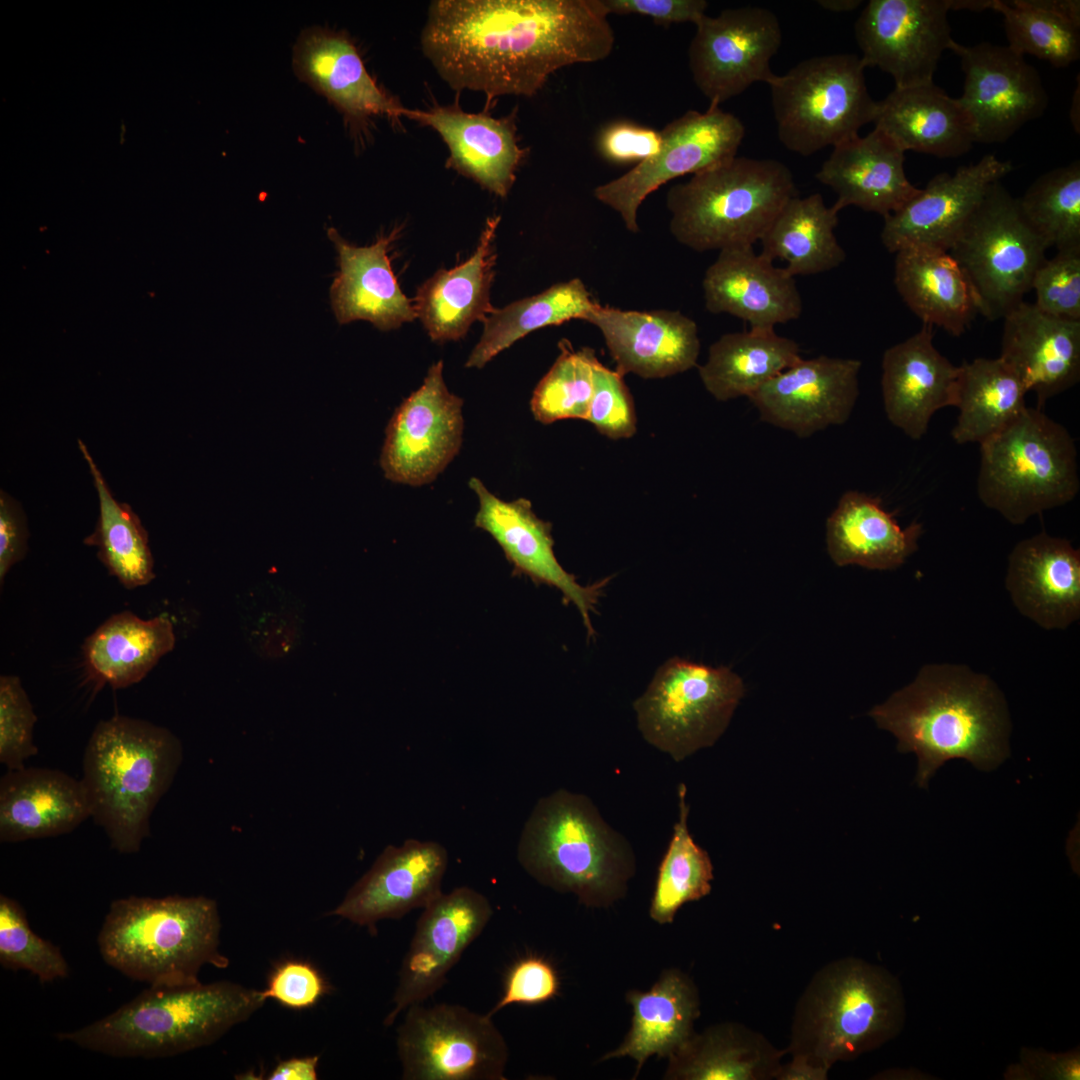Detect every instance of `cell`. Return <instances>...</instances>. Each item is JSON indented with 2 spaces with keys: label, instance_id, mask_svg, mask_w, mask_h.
I'll return each mask as SVG.
<instances>
[{
  "label": "cell",
  "instance_id": "cell-1",
  "mask_svg": "<svg viewBox=\"0 0 1080 1080\" xmlns=\"http://www.w3.org/2000/svg\"><path fill=\"white\" fill-rule=\"evenodd\" d=\"M608 15L601 0H436L421 46L454 90L532 96L557 70L611 54Z\"/></svg>",
  "mask_w": 1080,
  "mask_h": 1080
},
{
  "label": "cell",
  "instance_id": "cell-2",
  "mask_svg": "<svg viewBox=\"0 0 1080 1080\" xmlns=\"http://www.w3.org/2000/svg\"><path fill=\"white\" fill-rule=\"evenodd\" d=\"M869 716L897 738L900 752L916 754L920 787L948 760L962 758L991 770L1008 753L1004 698L987 675L965 665H924Z\"/></svg>",
  "mask_w": 1080,
  "mask_h": 1080
},
{
  "label": "cell",
  "instance_id": "cell-3",
  "mask_svg": "<svg viewBox=\"0 0 1080 1080\" xmlns=\"http://www.w3.org/2000/svg\"><path fill=\"white\" fill-rule=\"evenodd\" d=\"M265 1002L261 991L231 981L150 986L106 1017L57 1038L114 1057H171L213 1044Z\"/></svg>",
  "mask_w": 1080,
  "mask_h": 1080
},
{
  "label": "cell",
  "instance_id": "cell-4",
  "mask_svg": "<svg viewBox=\"0 0 1080 1080\" xmlns=\"http://www.w3.org/2000/svg\"><path fill=\"white\" fill-rule=\"evenodd\" d=\"M183 758L180 739L149 721L115 715L95 726L83 756L91 818L113 849L136 853Z\"/></svg>",
  "mask_w": 1080,
  "mask_h": 1080
},
{
  "label": "cell",
  "instance_id": "cell-5",
  "mask_svg": "<svg viewBox=\"0 0 1080 1080\" xmlns=\"http://www.w3.org/2000/svg\"><path fill=\"white\" fill-rule=\"evenodd\" d=\"M215 900L204 896H129L114 900L97 942L107 965L155 987L199 983L204 965L226 968Z\"/></svg>",
  "mask_w": 1080,
  "mask_h": 1080
},
{
  "label": "cell",
  "instance_id": "cell-6",
  "mask_svg": "<svg viewBox=\"0 0 1080 1080\" xmlns=\"http://www.w3.org/2000/svg\"><path fill=\"white\" fill-rule=\"evenodd\" d=\"M517 858L540 884L593 907L623 897L635 871L625 837L587 796L565 789L537 801L521 832Z\"/></svg>",
  "mask_w": 1080,
  "mask_h": 1080
},
{
  "label": "cell",
  "instance_id": "cell-7",
  "mask_svg": "<svg viewBox=\"0 0 1080 1080\" xmlns=\"http://www.w3.org/2000/svg\"><path fill=\"white\" fill-rule=\"evenodd\" d=\"M903 1014L901 990L887 971L860 959L835 960L801 995L787 1051L831 1069L895 1036Z\"/></svg>",
  "mask_w": 1080,
  "mask_h": 1080
},
{
  "label": "cell",
  "instance_id": "cell-8",
  "mask_svg": "<svg viewBox=\"0 0 1080 1080\" xmlns=\"http://www.w3.org/2000/svg\"><path fill=\"white\" fill-rule=\"evenodd\" d=\"M796 195L783 162L736 155L668 190L669 230L697 252L753 246Z\"/></svg>",
  "mask_w": 1080,
  "mask_h": 1080
},
{
  "label": "cell",
  "instance_id": "cell-9",
  "mask_svg": "<svg viewBox=\"0 0 1080 1080\" xmlns=\"http://www.w3.org/2000/svg\"><path fill=\"white\" fill-rule=\"evenodd\" d=\"M1079 489L1075 441L1042 409L1027 406L980 444L978 497L1011 524L1071 502Z\"/></svg>",
  "mask_w": 1080,
  "mask_h": 1080
},
{
  "label": "cell",
  "instance_id": "cell-10",
  "mask_svg": "<svg viewBox=\"0 0 1080 1080\" xmlns=\"http://www.w3.org/2000/svg\"><path fill=\"white\" fill-rule=\"evenodd\" d=\"M856 54L805 59L769 84L777 134L784 147L810 156L858 136L874 122L878 101Z\"/></svg>",
  "mask_w": 1080,
  "mask_h": 1080
},
{
  "label": "cell",
  "instance_id": "cell-11",
  "mask_svg": "<svg viewBox=\"0 0 1080 1080\" xmlns=\"http://www.w3.org/2000/svg\"><path fill=\"white\" fill-rule=\"evenodd\" d=\"M1047 249L1023 215L1018 199L999 181L948 252L970 284L978 313L993 321L1003 319L1024 301Z\"/></svg>",
  "mask_w": 1080,
  "mask_h": 1080
},
{
  "label": "cell",
  "instance_id": "cell-12",
  "mask_svg": "<svg viewBox=\"0 0 1080 1080\" xmlns=\"http://www.w3.org/2000/svg\"><path fill=\"white\" fill-rule=\"evenodd\" d=\"M744 693L742 679L729 667L673 657L658 668L633 708L646 742L681 762L717 742Z\"/></svg>",
  "mask_w": 1080,
  "mask_h": 1080
},
{
  "label": "cell",
  "instance_id": "cell-13",
  "mask_svg": "<svg viewBox=\"0 0 1080 1080\" xmlns=\"http://www.w3.org/2000/svg\"><path fill=\"white\" fill-rule=\"evenodd\" d=\"M396 1031L403 1080H505L509 1050L492 1017L459 1004H414Z\"/></svg>",
  "mask_w": 1080,
  "mask_h": 1080
},
{
  "label": "cell",
  "instance_id": "cell-14",
  "mask_svg": "<svg viewBox=\"0 0 1080 1080\" xmlns=\"http://www.w3.org/2000/svg\"><path fill=\"white\" fill-rule=\"evenodd\" d=\"M661 148L622 176L597 186L594 197L616 211L626 229L639 231L638 210L648 195L670 180L695 174L737 155L745 135L741 120L720 106L689 110L661 131Z\"/></svg>",
  "mask_w": 1080,
  "mask_h": 1080
},
{
  "label": "cell",
  "instance_id": "cell-15",
  "mask_svg": "<svg viewBox=\"0 0 1080 1080\" xmlns=\"http://www.w3.org/2000/svg\"><path fill=\"white\" fill-rule=\"evenodd\" d=\"M695 26L688 65L710 107L720 106L756 82L769 85L776 78L770 63L780 48L782 31L769 9H725L715 17L705 15Z\"/></svg>",
  "mask_w": 1080,
  "mask_h": 1080
},
{
  "label": "cell",
  "instance_id": "cell-16",
  "mask_svg": "<svg viewBox=\"0 0 1080 1080\" xmlns=\"http://www.w3.org/2000/svg\"><path fill=\"white\" fill-rule=\"evenodd\" d=\"M462 407L463 399L445 384L443 361L432 364L386 427L380 456L385 478L413 487L433 482L461 449Z\"/></svg>",
  "mask_w": 1080,
  "mask_h": 1080
},
{
  "label": "cell",
  "instance_id": "cell-17",
  "mask_svg": "<svg viewBox=\"0 0 1080 1080\" xmlns=\"http://www.w3.org/2000/svg\"><path fill=\"white\" fill-rule=\"evenodd\" d=\"M949 11V0H870L854 27L863 64L890 74L895 87L933 82L954 43Z\"/></svg>",
  "mask_w": 1080,
  "mask_h": 1080
},
{
  "label": "cell",
  "instance_id": "cell-18",
  "mask_svg": "<svg viewBox=\"0 0 1080 1080\" xmlns=\"http://www.w3.org/2000/svg\"><path fill=\"white\" fill-rule=\"evenodd\" d=\"M961 59L958 98L972 123L975 142L1002 143L1046 110L1048 96L1038 71L1007 45L954 43Z\"/></svg>",
  "mask_w": 1080,
  "mask_h": 1080
},
{
  "label": "cell",
  "instance_id": "cell-19",
  "mask_svg": "<svg viewBox=\"0 0 1080 1080\" xmlns=\"http://www.w3.org/2000/svg\"><path fill=\"white\" fill-rule=\"evenodd\" d=\"M492 915L487 897L468 886L442 892L423 908L399 970L385 1026L393 1025L408 1007L423 1003L441 989L449 971Z\"/></svg>",
  "mask_w": 1080,
  "mask_h": 1080
},
{
  "label": "cell",
  "instance_id": "cell-20",
  "mask_svg": "<svg viewBox=\"0 0 1080 1080\" xmlns=\"http://www.w3.org/2000/svg\"><path fill=\"white\" fill-rule=\"evenodd\" d=\"M469 487L478 498L474 525L487 532L500 546L513 569V575L526 576L537 585L559 590L566 604H573L581 615L588 639L595 629L591 616L610 578L581 585L559 563L554 552L550 522L539 518L526 498L505 501L493 494L476 478Z\"/></svg>",
  "mask_w": 1080,
  "mask_h": 1080
},
{
  "label": "cell",
  "instance_id": "cell-21",
  "mask_svg": "<svg viewBox=\"0 0 1080 1080\" xmlns=\"http://www.w3.org/2000/svg\"><path fill=\"white\" fill-rule=\"evenodd\" d=\"M1013 170L987 154L953 174L935 175L899 210L883 217L881 241L890 253L908 248L948 252L990 188Z\"/></svg>",
  "mask_w": 1080,
  "mask_h": 1080
},
{
  "label": "cell",
  "instance_id": "cell-22",
  "mask_svg": "<svg viewBox=\"0 0 1080 1080\" xmlns=\"http://www.w3.org/2000/svg\"><path fill=\"white\" fill-rule=\"evenodd\" d=\"M861 366L853 358H801L749 400L763 422L807 438L849 419L859 396Z\"/></svg>",
  "mask_w": 1080,
  "mask_h": 1080
},
{
  "label": "cell",
  "instance_id": "cell-23",
  "mask_svg": "<svg viewBox=\"0 0 1080 1080\" xmlns=\"http://www.w3.org/2000/svg\"><path fill=\"white\" fill-rule=\"evenodd\" d=\"M447 865L440 843L407 839L388 845L329 914L376 931L379 921L399 919L435 900Z\"/></svg>",
  "mask_w": 1080,
  "mask_h": 1080
},
{
  "label": "cell",
  "instance_id": "cell-24",
  "mask_svg": "<svg viewBox=\"0 0 1080 1080\" xmlns=\"http://www.w3.org/2000/svg\"><path fill=\"white\" fill-rule=\"evenodd\" d=\"M293 68L303 82L324 95L344 116L357 137L371 118L386 116L393 122L407 108L385 92L371 77L349 36L328 28H310L299 37Z\"/></svg>",
  "mask_w": 1080,
  "mask_h": 1080
},
{
  "label": "cell",
  "instance_id": "cell-25",
  "mask_svg": "<svg viewBox=\"0 0 1080 1080\" xmlns=\"http://www.w3.org/2000/svg\"><path fill=\"white\" fill-rule=\"evenodd\" d=\"M584 320L600 330L623 376L664 378L697 365L698 326L678 310H621L598 304Z\"/></svg>",
  "mask_w": 1080,
  "mask_h": 1080
},
{
  "label": "cell",
  "instance_id": "cell-26",
  "mask_svg": "<svg viewBox=\"0 0 1080 1080\" xmlns=\"http://www.w3.org/2000/svg\"><path fill=\"white\" fill-rule=\"evenodd\" d=\"M702 288L709 312L735 316L750 329L773 330L798 319L803 310L795 277L753 246L719 251L705 271Z\"/></svg>",
  "mask_w": 1080,
  "mask_h": 1080
},
{
  "label": "cell",
  "instance_id": "cell-27",
  "mask_svg": "<svg viewBox=\"0 0 1080 1080\" xmlns=\"http://www.w3.org/2000/svg\"><path fill=\"white\" fill-rule=\"evenodd\" d=\"M933 326L923 324L882 357L881 390L890 423L913 440L927 432L933 415L955 407L959 366L934 345Z\"/></svg>",
  "mask_w": 1080,
  "mask_h": 1080
},
{
  "label": "cell",
  "instance_id": "cell-28",
  "mask_svg": "<svg viewBox=\"0 0 1080 1080\" xmlns=\"http://www.w3.org/2000/svg\"><path fill=\"white\" fill-rule=\"evenodd\" d=\"M515 112L495 118L468 113L453 104L408 109L405 117L430 126L441 136L449 149L448 168L506 197L528 152L518 142Z\"/></svg>",
  "mask_w": 1080,
  "mask_h": 1080
},
{
  "label": "cell",
  "instance_id": "cell-29",
  "mask_svg": "<svg viewBox=\"0 0 1080 1080\" xmlns=\"http://www.w3.org/2000/svg\"><path fill=\"white\" fill-rule=\"evenodd\" d=\"M1001 354L1037 397V408L1080 379V320L1048 315L1021 302L1004 318Z\"/></svg>",
  "mask_w": 1080,
  "mask_h": 1080
},
{
  "label": "cell",
  "instance_id": "cell-30",
  "mask_svg": "<svg viewBox=\"0 0 1080 1080\" xmlns=\"http://www.w3.org/2000/svg\"><path fill=\"white\" fill-rule=\"evenodd\" d=\"M1005 583L1019 612L1045 629H1065L1080 616V552L1065 538L1043 531L1018 542Z\"/></svg>",
  "mask_w": 1080,
  "mask_h": 1080
},
{
  "label": "cell",
  "instance_id": "cell-31",
  "mask_svg": "<svg viewBox=\"0 0 1080 1080\" xmlns=\"http://www.w3.org/2000/svg\"><path fill=\"white\" fill-rule=\"evenodd\" d=\"M399 230L359 247L348 243L335 228L328 229L338 254L339 270L330 287V300L339 324L365 320L389 331L417 318L413 301L401 290L389 257Z\"/></svg>",
  "mask_w": 1080,
  "mask_h": 1080
},
{
  "label": "cell",
  "instance_id": "cell-32",
  "mask_svg": "<svg viewBox=\"0 0 1080 1080\" xmlns=\"http://www.w3.org/2000/svg\"><path fill=\"white\" fill-rule=\"evenodd\" d=\"M905 152L885 133L874 128L833 147L816 173L837 200L838 212L856 206L883 217L899 210L920 190L907 178Z\"/></svg>",
  "mask_w": 1080,
  "mask_h": 1080
},
{
  "label": "cell",
  "instance_id": "cell-33",
  "mask_svg": "<svg viewBox=\"0 0 1080 1080\" xmlns=\"http://www.w3.org/2000/svg\"><path fill=\"white\" fill-rule=\"evenodd\" d=\"M91 818L81 779L47 768L8 770L0 781V841L70 833Z\"/></svg>",
  "mask_w": 1080,
  "mask_h": 1080
},
{
  "label": "cell",
  "instance_id": "cell-34",
  "mask_svg": "<svg viewBox=\"0 0 1080 1080\" xmlns=\"http://www.w3.org/2000/svg\"><path fill=\"white\" fill-rule=\"evenodd\" d=\"M499 216L487 219L476 250L463 263L440 269L416 293L413 304L435 342L462 339L475 321L484 322L495 308L490 288L495 276V236Z\"/></svg>",
  "mask_w": 1080,
  "mask_h": 1080
},
{
  "label": "cell",
  "instance_id": "cell-35",
  "mask_svg": "<svg viewBox=\"0 0 1080 1080\" xmlns=\"http://www.w3.org/2000/svg\"><path fill=\"white\" fill-rule=\"evenodd\" d=\"M874 124L904 152L956 158L975 143L972 123L958 98L934 82L895 87L878 101Z\"/></svg>",
  "mask_w": 1080,
  "mask_h": 1080
},
{
  "label": "cell",
  "instance_id": "cell-36",
  "mask_svg": "<svg viewBox=\"0 0 1080 1080\" xmlns=\"http://www.w3.org/2000/svg\"><path fill=\"white\" fill-rule=\"evenodd\" d=\"M922 533L916 521L902 528L879 497L849 490L827 518L826 547L837 566L892 570L917 551Z\"/></svg>",
  "mask_w": 1080,
  "mask_h": 1080
},
{
  "label": "cell",
  "instance_id": "cell-37",
  "mask_svg": "<svg viewBox=\"0 0 1080 1080\" xmlns=\"http://www.w3.org/2000/svg\"><path fill=\"white\" fill-rule=\"evenodd\" d=\"M894 284L923 324L964 334L978 313L970 284L949 252L908 248L895 253Z\"/></svg>",
  "mask_w": 1080,
  "mask_h": 1080
},
{
  "label": "cell",
  "instance_id": "cell-38",
  "mask_svg": "<svg viewBox=\"0 0 1080 1080\" xmlns=\"http://www.w3.org/2000/svg\"><path fill=\"white\" fill-rule=\"evenodd\" d=\"M627 1001L633 1009L630 1031L602 1060L630 1056L637 1062V1075L649 1057H669L694 1034L700 1014L698 991L681 971H664L650 990L630 991Z\"/></svg>",
  "mask_w": 1080,
  "mask_h": 1080
},
{
  "label": "cell",
  "instance_id": "cell-39",
  "mask_svg": "<svg viewBox=\"0 0 1080 1080\" xmlns=\"http://www.w3.org/2000/svg\"><path fill=\"white\" fill-rule=\"evenodd\" d=\"M787 1050L738 1023L693 1034L669 1058L665 1078L685 1080L774 1079Z\"/></svg>",
  "mask_w": 1080,
  "mask_h": 1080
},
{
  "label": "cell",
  "instance_id": "cell-40",
  "mask_svg": "<svg viewBox=\"0 0 1080 1080\" xmlns=\"http://www.w3.org/2000/svg\"><path fill=\"white\" fill-rule=\"evenodd\" d=\"M174 645L168 617L144 620L123 611L109 617L85 640L83 658L94 679L120 689L140 682Z\"/></svg>",
  "mask_w": 1080,
  "mask_h": 1080
},
{
  "label": "cell",
  "instance_id": "cell-41",
  "mask_svg": "<svg viewBox=\"0 0 1080 1080\" xmlns=\"http://www.w3.org/2000/svg\"><path fill=\"white\" fill-rule=\"evenodd\" d=\"M801 358L799 345L775 329H750L722 335L698 370L705 389L716 400L728 401L749 398Z\"/></svg>",
  "mask_w": 1080,
  "mask_h": 1080
},
{
  "label": "cell",
  "instance_id": "cell-42",
  "mask_svg": "<svg viewBox=\"0 0 1080 1080\" xmlns=\"http://www.w3.org/2000/svg\"><path fill=\"white\" fill-rule=\"evenodd\" d=\"M838 211L820 193L792 197L760 240L761 254L781 259L792 276L813 275L840 266L846 253L836 239Z\"/></svg>",
  "mask_w": 1080,
  "mask_h": 1080
},
{
  "label": "cell",
  "instance_id": "cell-43",
  "mask_svg": "<svg viewBox=\"0 0 1080 1080\" xmlns=\"http://www.w3.org/2000/svg\"><path fill=\"white\" fill-rule=\"evenodd\" d=\"M1028 390L1000 357L976 358L959 366L955 407L959 415L951 436L957 444L990 439L1027 407Z\"/></svg>",
  "mask_w": 1080,
  "mask_h": 1080
},
{
  "label": "cell",
  "instance_id": "cell-44",
  "mask_svg": "<svg viewBox=\"0 0 1080 1080\" xmlns=\"http://www.w3.org/2000/svg\"><path fill=\"white\" fill-rule=\"evenodd\" d=\"M597 305L583 281L573 278L501 309H494L483 322V334L465 366L482 368L532 331L560 325L571 319L584 320Z\"/></svg>",
  "mask_w": 1080,
  "mask_h": 1080
},
{
  "label": "cell",
  "instance_id": "cell-45",
  "mask_svg": "<svg viewBox=\"0 0 1080 1080\" xmlns=\"http://www.w3.org/2000/svg\"><path fill=\"white\" fill-rule=\"evenodd\" d=\"M99 499V517L84 544L98 548L97 557L127 589L149 584L154 578V559L149 537L138 515L127 503L116 500L86 444L78 440Z\"/></svg>",
  "mask_w": 1080,
  "mask_h": 1080
},
{
  "label": "cell",
  "instance_id": "cell-46",
  "mask_svg": "<svg viewBox=\"0 0 1080 1080\" xmlns=\"http://www.w3.org/2000/svg\"><path fill=\"white\" fill-rule=\"evenodd\" d=\"M686 791V786L679 784V817L659 865L651 900L649 914L659 924L673 922L685 903L707 896L714 878L709 854L694 841L688 829Z\"/></svg>",
  "mask_w": 1080,
  "mask_h": 1080
},
{
  "label": "cell",
  "instance_id": "cell-47",
  "mask_svg": "<svg viewBox=\"0 0 1080 1080\" xmlns=\"http://www.w3.org/2000/svg\"><path fill=\"white\" fill-rule=\"evenodd\" d=\"M1017 199L1023 215L1048 248H1080L1079 160L1042 174Z\"/></svg>",
  "mask_w": 1080,
  "mask_h": 1080
},
{
  "label": "cell",
  "instance_id": "cell-48",
  "mask_svg": "<svg viewBox=\"0 0 1080 1080\" xmlns=\"http://www.w3.org/2000/svg\"><path fill=\"white\" fill-rule=\"evenodd\" d=\"M992 10L1003 16L1007 46L1019 55H1032L1056 68L1080 57V27L1025 0H994Z\"/></svg>",
  "mask_w": 1080,
  "mask_h": 1080
},
{
  "label": "cell",
  "instance_id": "cell-49",
  "mask_svg": "<svg viewBox=\"0 0 1080 1080\" xmlns=\"http://www.w3.org/2000/svg\"><path fill=\"white\" fill-rule=\"evenodd\" d=\"M560 353L533 391L530 407L542 424L565 419H586L593 393L591 348L575 350L569 340L558 343Z\"/></svg>",
  "mask_w": 1080,
  "mask_h": 1080
},
{
  "label": "cell",
  "instance_id": "cell-50",
  "mask_svg": "<svg viewBox=\"0 0 1080 1080\" xmlns=\"http://www.w3.org/2000/svg\"><path fill=\"white\" fill-rule=\"evenodd\" d=\"M0 964L13 971L27 970L41 983L66 978L69 966L59 947L39 937L29 925L21 905L0 895Z\"/></svg>",
  "mask_w": 1080,
  "mask_h": 1080
},
{
  "label": "cell",
  "instance_id": "cell-51",
  "mask_svg": "<svg viewBox=\"0 0 1080 1080\" xmlns=\"http://www.w3.org/2000/svg\"><path fill=\"white\" fill-rule=\"evenodd\" d=\"M37 716L21 680L15 675L0 677V762L8 770L25 767L38 753L33 743Z\"/></svg>",
  "mask_w": 1080,
  "mask_h": 1080
},
{
  "label": "cell",
  "instance_id": "cell-52",
  "mask_svg": "<svg viewBox=\"0 0 1080 1080\" xmlns=\"http://www.w3.org/2000/svg\"><path fill=\"white\" fill-rule=\"evenodd\" d=\"M1031 290L1040 311L1080 320V248L1060 250L1046 259L1033 277Z\"/></svg>",
  "mask_w": 1080,
  "mask_h": 1080
},
{
  "label": "cell",
  "instance_id": "cell-53",
  "mask_svg": "<svg viewBox=\"0 0 1080 1080\" xmlns=\"http://www.w3.org/2000/svg\"><path fill=\"white\" fill-rule=\"evenodd\" d=\"M585 420L611 439L630 438L636 432L634 403L623 375L598 359L593 365V393Z\"/></svg>",
  "mask_w": 1080,
  "mask_h": 1080
},
{
  "label": "cell",
  "instance_id": "cell-54",
  "mask_svg": "<svg viewBox=\"0 0 1080 1080\" xmlns=\"http://www.w3.org/2000/svg\"><path fill=\"white\" fill-rule=\"evenodd\" d=\"M560 991L557 970L546 958L528 955L518 959L508 970L501 997L487 1013L493 1017L510 1005H539L555 998Z\"/></svg>",
  "mask_w": 1080,
  "mask_h": 1080
},
{
  "label": "cell",
  "instance_id": "cell-55",
  "mask_svg": "<svg viewBox=\"0 0 1080 1080\" xmlns=\"http://www.w3.org/2000/svg\"><path fill=\"white\" fill-rule=\"evenodd\" d=\"M253 647L266 658L283 657L295 647L301 632L300 609L292 600H279L256 613L253 624H248Z\"/></svg>",
  "mask_w": 1080,
  "mask_h": 1080
},
{
  "label": "cell",
  "instance_id": "cell-56",
  "mask_svg": "<svg viewBox=\"0 0 1080 1080\" xmlns=\"http://www.w3.org/2000/svg\"><path fill=\"white\" fill-rule=\"evenodd\" d=\"M327 990L324 978L312 964L287 960L276 966L261 992L266 1000L299 1010L315 1005Z\"/></svg>",
  "mask_w": 1080,
  "mask_h": 1080
},
{
  "label": "cell",
  "instance_id": "cell-57",
  "mask_svg": "<svg viewBox=\"0 0 1080 1080\" xmlns=\"http://www.w3.org/2000/svg\"><path fill=\"white\" fill-rule=\"evenodd\" d=\"M597 143L601 156L610 162L640 163L658 153L662 138L660 131L618 121L601 131Z\"/></svg>",
  "mask_w": 1080,
  "mask_h": 1080
},
{
  "label": "cell",
  "instance_id": "cell-58",
  "mask_svg": "<svg viewBox=\"0 0 1080 1080\" xmlns=\"http://www.w3.org/2000/svg\"><path fill=\"white\" fill-rule=\"evenodd\" d=\"M608 14H637L656 24L669 26L679 23L696 25L705 15V0H601Z\"/></svg>",
  "mask_w": 1080,
  "mask_h": 1080
},
{
  "label": "cell",
  "instance_id": "cell-59",
  "mask_svg": "<svg viewBox=\"0 0 1080 1080\" xmlns=\"http://www.w3.org/2000/svg\"><path fill=\"white\" fill-rule=\"evenodd\" d=\"M28 528L20 504L0 491V583L8 571L21 561L27 552Z\"/></svg>",
  "mask_w": 1080,
  "mask_h": 1080
},
{
  "label": "cell",
  "instance_id": "cell-60",
  "mask_svg": "<svg viewBox=\"0 0 1080 1080\" xmlns=\"http://www.w3.org/2000/svg\"><path fill=\"white\" fill-rule=\"evenodd\" d=\"M318 1056L294 1057L279 1062L271 1071L269 1080H316L318 1079Z\"/></svg>",
  "mask_w": 1080,
  "mask_h": 1080
},
{
  "label": "cell",
  "instance_id": "cell-61",
  "mask_svg": "<svg viewBox=\"0 0 1080 1080\" xmlns=\"http://www.w3.org/2000/svg\"><path fill=\"white\" fill-rule=\"evenodd\" d=\"M830 1069L817 1065L804 1055L793 1054L792 1060L782 1065L776 1075L778 1080H825Z\"/></svg>",
  "mask_w": 1080,
  "mask_h": 1080
},
{
  "label": "cell",
  "instance_id": "cell-62",
  "mask_svg": "<svg viewBox=\"0 0 1080 1080\" xmlns=\"http://www.w3.org/2000/svg\"><path fill=\"white\" fill-rule=\"evenodd\" d=\"M1034 8L1059 16L1080 27L1079 0H1025Z\"/></svg>",
  "mask_w": 1080,
  "mask_h": 1080
},
{
  "label": "cell",
  "instance_id": "cell-63",
  "mask_svg": "<svg viewBox=\"0 0 1080 1080\" xmlns=\"http://www.w3.org/2000/svg\"><path fill=\"white\" fill-rule=\"evenodd\" d=\"M861 0H818L817 4L825 10L835 13L850 12L861 5Z\"/></svg>",
  "mask_w": 1080,
  "mask_h": 1080
},
{
  "label": "cell",
  "instance_id": "cell-64",
  "mask_svg": "<svg viewBox=\"0 0 1080 1080\" xmlns=\"http://www.w3.org/2000/svg\"><path fill=\"white\" fill-rule=\"evenodd\" d=\"M993 3L994 0H949L950 10L967 9L974 12L992 9Z\"/></svg>",
  "mask_w": 1080,
  "mask_h": 1080
}]
</instances>
